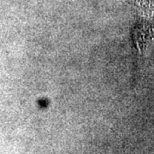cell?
I'll use <instances>...</instances> for the list:
<instances>
[{
    "label": "cell",
    "instance_id": "6da1fadb",
    "mask_svg": "<svg viewBox=\"0 0 154 154\" xmlns=\"http://www.w3.org/2000/svg\"><path fill=\"white\" fill-rule=\"evenodd\" d=\"M152 30L150 25L145 22L140 27L136 28L134 32V39L140 51H146L151 44H152Z\"/></svg>",
    "mask_w": 154,
    "mask_h": 154
},
{
    "label": "cell",
    "instance_id": "7a4b0ae2",
    "mask_svg": "<svg viewBox=\"0 0 154 154\" xmlns=\"http://www.w3.org/2000/svg\"><path fill=\"white\" fill-rule=\"evenodd\" d=\"M138 12L145 19H151L154 16V0H131Z\"/></svg>",
    "mask_w": 154,
    "mask_h": 154
}]
</instances>
